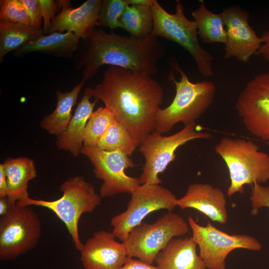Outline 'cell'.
I'll use <instances>...</instances> for the list:
<instances>
[{
    "label": "cell",
    "mask_w": 269,
    "mask_h": 269,
    "mask_svg": "<svg viewBox=\"0 0 269 269\" xmlns=\"http://www.w3.org/2000/svg\"><path fill=\"white\" fill-rule=\"evenodd\" d=\"M101 100L130 133L138 145L155 131L163 90L151 77L119 67L108 66L101 82L87 88Z\"/></svg>",
    "instance_id": "6da1fadb"
},
{
    "label": "cell",
    "mask_w": 269,
    "mask_h": 269,
    "mask_svg": "<svg viewBox=\"0 0 269 269\" xmlns=\"http://www.w3.org/2000/svg\"><path fill=\"white\" fill-rule=\"evenodd\" d=\"M84 40L86 47L77 67L82 69L85 82L94 77L104 65L152 77L157 74L158 62L165 52L164 45L155 36L137 40L118 35L113 30L107 32L96 28Z\"/></svg>",
    "instance_id": "7a4b0ae2"
},
{
    "label": "cell",
    "mask_w": 269,
    "mask_h": 269,
    "mask_svg": "<svg viewBox=\"0 0 269 269\" xmlns=\"http://www.w3.org/2000/svg\"><path fill=\"white\" fill-rule=\"evenodd\" d=\"M168 63L181 77L177 81L172 73L168 75L175 85L176 94L172 103L157 114L155 131L161 134L169 132L178 123L184 126L195 123L211 106L216 91L212 81L191 82L175 58H169Z\"/></svg>",
    "instance_id": "3957f363"
},
{
    "label": "cell",
    "mask_w": 269,
    "mask_h": 269,
    "mask_svg": "<svg viewBox=\"0 0 269 269\" xmlns=\"http://www.w3.org/2000/svg\"><path fill=\"white\" fill-rule=\"evenodd\" d=\"M215 151L228 169L230 179L228 196L243 193L246 184L252 186L269 181V154L260 151L253 141L223 137L215 146Z\"/></svg>",
    "instance_id": "277c9868"
},
{
    "label": "cell",
    "mask_w": 269,
    "mask_h": 269,
    "mask_svg": "<svg viewBox=\"0 0 269 269\" xmlns=\"http://www.w3.org/2000/svg\"><path fill=\"white\" fill-rule=\"evenodd\" d=\"M59 190L62 192V196L55 200L33 199L27 196L16 204L42 207L51 210L64 224L74 247L80 252L84 244L79 236V220L83 214L93 212L100 205L102 198L94 186L82 176L69 178L61 184Z\"/></svg>",
    "instance_id": "5b68a950"
},
{
    "label": "cell",
    "mask_w": 269,
    "mask_h": 269,
    "mask_svg": "<svg viewBox=\"0 0 269 269\" xmlns=\"http://www.w3.org/2000/svg\"><path fill=\"white\" fill-rule=\"evenodd\" d=\"M176 1L175 12L170 13L156 0H152L153 26L151 36L163 37L179 44L193 57L200 73L210 77L214 74L213 57L200 44L194 21L185 16L180 0Z\"/></svg>",
    "instance_id": "8992f818"
},
{
    "label": "cell",
    "mask_w": 269,
    "mask_h": 269,
    "mask_svg": "<svg viewBox=\"0 0 269 269\" xmlns=\"http://www.w3.org/2000/svg\"><path fill=\"white\" fill-rule=\"evenodd\" d=\"M189 227L182 217L172 211H168L153 223L141 222L123 242L127 256L152 265L169 242L186 234Z\"/></svg>",
    "instance_id": "52a82bcc"
},
{
    "label": "cell",
    "mask_w": 269,
    "mask_h": 269,
    "mask_svg": "<svg viewBox=\"0 0 269 269\" xmlns=\"http://www.w3.org/2000/svg\"><path fill=\"white\" fill-rule=\"evenodd\" d=\"M209 132L197 131L196 123L184 127L169 136H163L156 131L149 134L139 145V151L145 163L139 180L141 184H160L158 177L176 158L175 151L180 146L196 139H211Z\"/></svg>",
    "instance_id": "ba28073f"
},
{
    "label": "cell",
    "mask_w": 269,
    "mask_h": 269,
    "mask_svg": "<svg viewBox=\"0 0 269 269\" xmlns=\"http://www.w3.org/2000/svg\"><path fill=\"white\" fill-rule=\"evenodd\" d=\"M41 234L40 221L32 206L16 204L0 219V260H14L33 249Z\"/></svg>",
    "instance_id": "9c48e42d"
},
{
    "label": "cell",
    "mask_w": 269,
    "mask_h": 269,
    "mask_svg": "<svg viewBox=\"0 0 269 269\" xmlns=\"http://www.w3.org/2000/svg\"><path fill=\"white\" fill-rule=\"evenodd\" d=\"M177 199L170 190L159 184H141L131 194L126 210L111 219L112 233L124 242L146 216L161 209L172 211Z\"/></svg>",
    "instance_id": "30bf717a"
},
{
    "label": "cell",
    "mask_w": 269,
    "mask_h": 269,
    "mask_svg": "<svg viewBox=\"0 0 269 269\" xmlns=\"http://www.w3.org/2000/svg\"><path fill=\"white\" fill-rule=\"evenodd\" d=\"M188 223L192 238L199 247V256L207 269H226V259L236 249L259 251L262 248L255 238L246 234H229L208 222L206 226L198 224L190 216Z\"/></svg>",
    "instance_id": "8fae6325"
},
{
    "label": "cell",
    "mask_w": 269,
    "mask_h": 269,
    "mask_svg": "<svg viewBox=\"0 0 269 269\" xmlns=\"http://www.w3.org/2000/svg\"><path fill=\"white\" fill-rule=\"evenodd\" d=\"M81 153L92 163L95 177L103 181L99 194L102 198L119 193L131 194L141 185L138 178L129 176L125 172L128 168L136 166L128 155L85 145Z\"/></svg>",
    "instance_id": "7c38bea8"
},
{
    "label": "cell",
    "mask_w": 269,
    "mask_h": 269,
    "mask_svg": "<svg viewBox=\"0 0 269 269\" xmlns=\"http://www.w3.org/2000/svg\"><path fill=\"white\" fill-rule=\"evenodd\" d=\"M235 108L247 131L269 142V72L260 74L248 82Z\"/></svg>",
    "instance_id": "4fadbf2b"
},
{
    "label": "cell",
    "mask_w": 269,
    "mask_h": 269,
    "mask_svg": "<svg viewBox=\"0 0 269 269\" xmlns=\"http://www.w3.org/2000/svg\"><path fill=\"white\" fill-rule=\"evenodd\" d=\"M226 29L224 58H236L247 63L258 52L262 41L250 25L249 13L237 5L226 7L222 12Z\"/></svg>",
    "instance_id": "5bb4252c"
},
{
    "label": "cell",
    "mask_w": 269,
    "mask_h": 269,
    "mask_svg": "<svg viewBox=\"0 0 269 269\" xmlns=\"http://www.w3.org/2000/svg\"><path fill=\"white\" fill-rule=\"evenodd\" d=\"M128 257L123 242H118L112 232L105 230L94 233L80 251L84 269H120Z\"/></svg>",
    "instance_id": "9a60e30c"
},
{
    "label": "cell",
    "mask_w": 269,
    "mask_h": 269,
    "mask_svg": "<svg viewBox=\"0 0 269 269\" xmlns=\"http://www.w3.org/2000/svg\"><path fill=\"white\" fill-rule=\"evenodd\" d=\"M102 0H88L76 8L69 0H57L61 11L52 20L49 34L54 32L71 31L85 39L99 26L98 15Z\"/></svg>",
    "instance_id": "2e32d148"
},
{
    "label": "cell",
    "mask_w": 269,
    "mask_h": 269,
    "mask_svg": "<svg viewBox=\"0 0 269 269\" xmlns=\"http://www.w3.org/2000/svg\"><path fill=\"white\" fill-rule=\"evenodd\" d=\"M226 204L225 195L220 188L202 183L190 184L185 194L177 202V206L181 209H194L213 222L221 224L228 221Z\"/></svg>",
    "instance_id": "e0dca14e"
},
{
    "label": "cell",
    "mask_w": 269,
    "mask_h": 269,
    "mask_svg": "<svg viewBox=\"0 0 269 269\" xmlns=\"http://www.w3.org/2000/svg\"><path fill=\"white\" fill-rule=\"evenodd\" d=\"M192 237L172 239L157 255L158 269H207Z\"/></svg>",
    "instance_id": "ac0fdd59"
},
{
    "label": "cell",
    "mask_w": 269,
    "mask_h": 269,
    "mask_svg": "<svg viewBox=\"0 0 269 269\" xmlns=\"http://www.w3.org/2000/svg\"><path fill=\"white\" fill-rule=\"evenodd\" d=\"M92 97L86 88L66 129L57 135V147L60 150L68 151L74 157L81 153L84 145L82 134L98 101L96 99L93 102H91L90 99Z\"/></svg>",
    "instance_id": "d6986e66"
},
{
    "label": "cell",
    "mask_w": 269,
    "mask_h": 269,
    "mask_svg": "<svg viewBox=\"0 0 269 269\" xmlns=\"http://www.w3.org/2000/svg\"><path fill=\"white\" fill-rule=\"evenodd\" d=\"M81 38L71 31L54 32L31 41L15 51V56L40 52L58 57L72 58L80 46Z\"/></svg>",
    "instance_id": "ffe728a7"
},
{
    "label": "cell",
    "mask_w": 269,
    "mask_h": 269,
    "mask_svg": "<svg viewBox=\"0 0 269 269\" xmlns=\"http://www.w3.org/2000/svg\"><path fill=\"white\" fill-rule=\"evenodd\" d=\"M7 181V198L16 204L29 196V182L37 176L34 161L27 157H8L3 163Z\"/></svg>",
    "instance_id": "44dd1931"
},
{
    "label": "cell",
    "mask_w": 269,
    "mask_h": 269,
    "mask_svg": "<svg viewBox=\"0 0 269 269\" xmlns=\"http://www.w3.org/2000/svg\"><path fill=\"white\" fill-rule=\"evenodd\" d=\"M85 81L78 83L70 92L57 91V105L50 114L45 116L40 122L41 127L51 134L58 135L64 131L72 117L71 112L77 104L79 94Z\"/></svg>",
    "instance_id": "7402d4cb"
},
{
    "label": "cell",
    "mask_w": 269,
    "mask_h": 269,
    "mask_svg": "<svg viewBox=\"0 0 269 269\" xmlns=\"http://www.w3.org/2000/svg\"><path fill=\"white\" fill-rule=\"evenodd\" d=\"M119 23V27L127 31L133 38H147L151 36L153 26L151 5L128 4Z\"/></svg>",
    "instance_id": "603a6c76"
},
{
    "label": "cell",
    "mask_w": 269,
    "mask_h": 269,
    "mask_svg": "<svg viewBox=\"0 0 269 269\" xmlns=\"http://www.w3.org/2000/svg\"><path fill=\"white\" fill-rule=\"evenodd\" d=\"M191 14L194 19L198 35L203 42L225 43L226 33L222 12H213L202 1Z\"/></svg>",
    "instance_id": "cb8c5ba5"
},
{
    "label": "cell",
    "mask_w": 269,
    "mask_h": 269,
    "mask_svg": "<svg viewBox=\"0 0 269 269\" xmlns=\"http://www.w3.org/2000/svg\"><path fill=\"white\" fill-rule=\"evenodd\" d=\"M43 35L42 31L20 23L0 20V62L9 52L15 51Z\"/></svg>",
    "instance_id": "d4e9b609"
},
{
    "label": "cell",
    "mask_w": 269,
    "mask_h": 269,
    "mask_svg": "<svg viewBox=\"0 0 269 269\" xmlns=\"http://www.w3.org/2000/svg\"><path fill=\"white\" fill-rule=\"evenodd\" d=\"M96 146L106 151H120L130 156L139 145L126 128L116 120L101 137Z\"/></svg>",
    "instance_id": "484cf974"
},
{
    "label": "cell",
    "mask_w": 269,
    "mask_h": 269,
    "mask_svg": "<svg viewBox=\"0 0 269 269\" xmlns=\"http://www.w3.org/2000/svg\"><path fill=\"white\" fill-rule=\"evenodd\" d=\"M115 120L114 114L105 107L94 111L82 134L84 145L96 146L101 137Z\"/></svg>",
    "instance_id": "4316f807"
},
{
    "label": "cell",
    "mask_w": 269,
    "mask_h": 269,
    "mask_svg": "<svg viewBox=\"0 0 269 269\" xmlns=\"http://www.w3.org/2000/svg\"><path fill=\"white\" fill-rule=\"evenodd\" d=\"M127 3L126 0H102L98 15L99 26L113 30L119 27V20Z\"/></svg>",
    "instance_id": "83f0119b"
},
{
    "label": "cell",
    "mask_w": 269,
    "mask_h": 269,
    "mask_svg": "<svg viewBox=\"0 0 269 269\" xmlns=\"http://www.w3.org/2000/svg\"><path fill=\"white\" fill-rule=\"evenodd\" d=\"M0 20L20 23L31 26L28 12L21 0H1Z\"/></svg>",
    "instance_id": "f1b7e54d"
},
{
    "label": "cell",
    "mask_w": 269,
    "mask_h": 269,
    "mask_svg": "<svg viewBox=\"0 0 269 269\" xmlns=\"http://www.w3.org/2000/svg\"><path fill=\"white\" fill-rule=\"evenodd\" d=\"M252 190L250 200L252 208L251 213L258 214L260 209L269 208V186L255 184L251 186Z\"/></svg>",
    "instance_id": "f546056e"
},
{
    "label": "cell",
    "mask_w": 269,
    "mask_h": 269,
    "mask_svg": "<svg viewBox=\"0 0 269 269\" xmlns=\"http://www.w3.org/2000/svg\"><path fill=\"white\" fill-rule=\"evenodd\" d=\"M42 18L43 19V34H49L50 28L55 13L58 8L57 1L53 0H37Z\"/></svg>",
    "instance_id": "4dcf8cb0"
},
{
    "label": "cell",
    "mask_w": 269,
    "mask_h": 269,
    "mask_svg": "<svg viewBox=\"0 0 269 269\" xmlns=\"http://www.w3.org/2000/svg\"><path fill=\"white\" fill-rule=\"evenodd\" d=\"M28 12L31 26L40 31L42 16L37 0H21ZM43 32V31H42Z\"/></svg>",
    "instance_id": "1f68e13d"
},
{
    "label": "cell",
    "mask_w": 269,
    "mask_h": 269,
    "mask_svg": "<svg viewBox=\"0 0 269 269\" xmlns=\"http://www.w3.org/2000/svg\"><path fill=\"white\" fill-rule=\"evenodd\" d=\"M120 269H158V268L140 260L128 257L125 264Z\"/></svg>",
    "instance_id": "d6a6232c"
},
{
    "label": "cell",
    "mask_w": 269,
    "mask_h": 269,
    "mask_svg": "<svg viewBox=\"0 0 269 269\" xmlns=\"http://www.w3.org/2000/svg\"><path fill=\"white\" fill-rule=\"evenodd\" d=\"M260 37L262 43L257 55L263 57L269 63V30L263 33Z\"/></svg>",
    "instance_id": "836d02e7"
},
{
    "label": "cell",
    "mask_w": 269,
    "mask_h": 269,
    "mask_svg": "<svg viewBox=\"0 0 269 269\" xmlns=\"http://www.w3.org/2000/svg\"><path fill=\"white\" fill-rule=\"evenodd\" d=\"M7 196V181L3 163L0 164V198Z\"/></svg>",
    "instance_id": "e575fe53"
},
{
    "label": "cell",
    "mask_w": 269,
    "mask_h": 269,
    "mask_svg": "<svg viewBox=\"0 0 269 269\" xmlns=\"http://www.w3.org/2000/svg\"><path fill=\"white\" fill-rule=\"evenodd\" d=\"M16 204L11 203L7 197L0 198V217L9 214L12 211Z\"/></svg>",
    "instance_id": "d590c367"
},
{
    "label": "cell",
    "mask_w": 269,
    "mask_h": 269,
    "mask_svg": "<svg viewBox=\"0 0 269 269\" xmlns=\"http://www.w3.org/2000/svg\"><path fill=\"white\" fill-rule=\"evenodd\" d=\"M152 0H126L128 4L151 5Z\"/></svg>",
    "instance_id": "8d00e7d4"
},
{
    "label": "cell",
    "mask_w": 269,
    "mask_h": 269,
    "mask_svg": "<svg viewBox=\"0 0 269 269\" xmlns=\"http://www.w3.org/2000/svg\"><path fill=\"white\" fill-rule=\"evenodd\" d=\"M265 143L269 146V142H265Z\"/></svg>",
    "instance_id": "74e56055"
}]
</instances>
